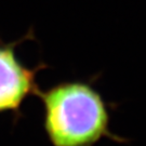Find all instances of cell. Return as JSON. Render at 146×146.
Here are the masks:
<instances>
[{"instance_id":"obj_1","label":"cell","mask_w":146,"mask_h":146,"mask_svg":"<svg viewBox=\"0 0 146 146\" xmlns=\"http://www.w3.org/2000/svg\"><path fill=\"white\" fill-rule=\"evenodd\" d=\"M43 127L53 146H92L110 131V113L102 95L84 81L61 82L38 91Z\"/></svg>"},{"instance_id":"obj_2","label":"cell","mask_w":146,"mask_h":146,"mask_svg":"<svg viewBox=\"0 0 146 146\" xmlns=\"http://www.w3.org/2000/svg\"><path fill=\"white\" fill-rule=\"evenodd\" d=\"M31 35L33 31H29L26 36L10 43L0 39V113L17 111L29 95H36L39 91L36 75L47 65L26 67L15 53L16 47Z\"/></svg>"}]
</instances>
